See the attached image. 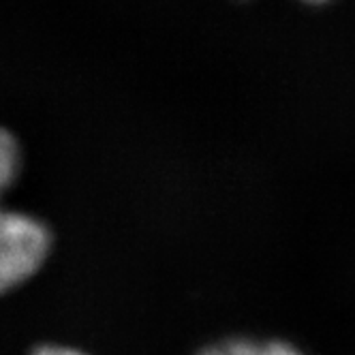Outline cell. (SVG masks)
I'll return each instance as SVG.
<instances>
[{
    "instance_id": "obj_1",
    "label": "cell",
    "mask_w": 355,
    "mask_h": 355,
    "mask_svg": "<svg viewBox=\"0 0 355 355\" xmlns=\"http://www.w3.org/2000/svg\"><path fill=\"white\" fill-rule=\"evenodd\" d=\"M54 248L52 227L35 214L3 210L0 214V291L5 295L41 272Z\"/></svg>"
},
{
    "instance_id": "obj_2",
    "label": "cell",
    "mask_w": 355,
    "mask_h": 355,
    "mask_svg": "<svg viewBox=\"0 0 355 355\" xmlns=\"http://www.w3.org/2000/svg\"><path fill=\"white\" fill-rule=\"evenodd\" d=\"M195 355H306L295 345L278 338H246V336H232L223 338L212 345L199 349Z\"/></svg>"
},
{
    "instance_id": "obj_3",
    "label": "cell",
    "mask_w": 355,
    "mask_h": 355,
    "mask_svg": "<svg viewBox=\"0 0 355 355\" xmlns=\"http://www.w3.org/2000/svg\"><path fill=\"white\" fill-rule=\"evenodd\" d=\"M19 169H21L19 141L9 129H3V139H0V184H3L5 193L17 180Z\"/></svg>"
},
{
    "instance_id": "obj_4",
    "label": "cell",
    "mask_w": 355,
    "mask_h": 355,
    "mask_svg": "<svg viewBox=\"0 0 355 355\" xmlns=\"http://www.w3.org/2000/svg\"><path fill=\"white\" fill-rule=\"evenodd\" d=\"M28 355H88V353L78 347H69L60 343H43V345L33 347Z\"/></svg>"
},
{
    "instance_id": "obj_5",
    "label": "cell",
    "mask_w": 355,
    "mask_h": 355,
    "mask_svg": "<svg viewBox=\"0 0 355 355\" xmlns=\"http://www.w3.org/2000/svg\"><path fill=\"white\" fill-rule=\"evenodd\" d=\"M302 3H306V5H325V3H329V0H302Z\"/></svg>"
}]
</instances>
